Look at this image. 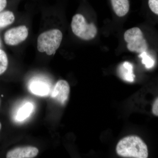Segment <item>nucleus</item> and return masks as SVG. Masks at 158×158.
I'll return each mask as SVG.
<instances>
[{"label": "nucleus", "instance_id": "1", "mask_svg": "<svg viewBox=\"0 0 158 158\" xmlns=\"http://www.w3.org/2000/svg\"><path fill=\"white\" fill-rule=\"evenodd\" d=\"M116 151L118 156L125 158H147L148 155L147 145L140 137L135 135L121 139Z\"/></svg>", "mask_w": 158, "mask_h": 158}, {"label": "nucleus", "instance_id": "2", "mask_svg": "<svg viewBox=\"0 0 158 158\" xmlns=\"http://www.w3.org/2000/svg\"><path fill=\"white\" fill-rule=\"evenodd\" d=\"M63 35L58 29L49 30L39 35L37 41V48L41 53L48 56L56 53L62 42Z\"/></svg>", "mask_w": 158, "mask_h": 158}, {"label": "nucleus", "instance_id": "3", "mask_svg": "<svg viewBox=\"0 0 158 158\" xmlns=\"http://www.w3.org/2000/svg\"><path fill=\"white\" fill-rule=\"evenodd\" d=\"M72 31L76 36L82 40L93 39L97 34V28L93 23H88L84 16L77 14L74 15L72 20Z\"/></svg>", "mask_w": 158, "mask_h": 158}, {"label": "nucleus", "instance_id": "4", "mask_svg": "<svg viewBox=\"0 0 158 158\" xmlns=\"http://www.w3.org/2000/svg\"><path fill=\"white\" fill-rule=\"evenodd\" d=\"M124 39L127 43V48L130 52L140 54L147 51V41L139 28L133 27L127 30L125 32Z\"/></svg>", "mask_w": 158, "mask_h": 158}, {"label": "nucleus", "instance_id": "5", "mask_svg": "<svg viewBox=\"0 0 158 158\" xmlns=\"http://www.w3.org/2000/svg\"><path fill=\"white\" fill-rule=\"evenodd\" d=\"M28 36V30L25 26H20L8 30L4 34L6 44L17 45L24 41Z\"/></svg>", "mask_w": 158, "mask_h": 158}, {"label": "nucleus", "instance_id": "6", "mask_svg": "<svg viewBox=\"0 0 158 158\" xmlns=\"http://www.w3.org/2000/svg\"><path fill=\"white\" fill-rule=\"evenodd\" d=\"M70 93V87L65 80L58 81L52 93V97L60 104L63 105L68 100Z\"/></svg>", "mask_w": 158, "mask_h": 158}, {"label": "nucleus", "instance_id": "7", "mask_svg": "<svg viewBox=\"0 0 158 158\" xmlns=\"http://www.w3.org/2000/svg\"><path fill=\"white\" fill-rule=\"evenodd\" d=\"M39 153L37 148L28 146L17 147L9 151L6 155L7 158H33Z\"/></svg>", "mask_w": 158, "mask_h": 158}, {"label": "nucleus", "instance_id": "8", "mask_svg": "<svg viewBox=\"0 0 158 158\" xmlns=\"http://www.w3.org/2000/svg\"><path fill=\"white\" fill-rule=\"evenodd\" d=\"M118 73L119 77L125 81L133 82L135 81L134 67L131 62L125 61L118 66Z\"/></svg>", "mask_w": 158, "mask_h": 158}, {"label": "nucleus", "instance_id": "9", "mask_svg": "<svg viewBox=\"0 0 158 158\" xmlns=\"http://www.w3.org/2000/svg\"><path fill=\"white\" fill-rule=\"evenodd\" d=\"M113 10L118 17H123L130 10L129 0H111Z\"/></svg>", "mask_w": 158, "mask_h": 158}, {"label": "nucleus", "instance_id": "10", "mask_svg": "<svg viewBox=\"0 0 158 158\" xmlns=\"http://www.w3.org/2000/svg\"><path fill=\"white\" fill-rule=\"evenodd\" d=\"M31 92L39 96H45L48 94L50 88L45 82L36 81L31 83L30 86Z\"/></svg>", "mask_w": 158, "mask_h": 158}, {"label": "nucleus", "instance_id": "11", "mask_svg": "<svg viewBox=\"0 0 158 158\" xmlns=\"http://www.w3.org/2000/svg\"><path fill=\"white\" fill-rule=\"evenodd\" d=\"M15 19L14 14L10 11L0 12V29L8 27L14 22Z\"/></svg>", "mask_w": 158, "mask_h": 158}, {"label": "nucleus", "instance_id": "12", "mask_svg": "<svg viewBox=\"0 0 158 158\" xmlns=\"http://www.w3.org/2000/svg\"><path fill=\"white\" fill-rule=\"evenodd\" d=\"M33 105L28 102L20 108L16 115V119L19 121H22L28 117L33 110Z\"/></svg>", "mask_w": 158, "mask_h": 158}, {"label": "nucleus", "instance_id": "13", "mask_svg": "<svg viewBox=\"0 0 158 158\" xmlns=\"http://www.w3.org/2000/svg\"><path fill=\"white\" fill-rule=\"evenodd\" d=\"M139 57L141 59V62L148 69L152 68L155 65V61L147 52H144L139 55Z\"/></svg>", "mask_w": 158, "mask_h": 158}, {"label": "nucleus", "instance_id": "14", "mask_svg": "<svg viewBox=\"0 0 158 158\" xmlns=\"http://www.w3.org/2000/svg\"><path fill=\"white\" fill-rule=\"evenodd\" d=\"M8 65V59L6 53L2 50L0 49V75L4 73Z\"/></svg>", "mask_w": 158, "mask_h": 158}, {"label": "nucleus", "instance_id": "15", "mask_svg": "<svg viewBox=\"0 0 158 158\" xmlns=\"http://www.w3.org/2000/svg\"><path fill=\"white\" fill-rule=\"evenodd\" d=\"M148 5L152 11L158 15V0H148Z\"/></svg>", "mask_w": 158, "mask_h": 158}, {"label": "nucleus", "instance_id": "16", "mask_svg": "<svg viewBox=\"0 0 158 158\" xmlns=\"http://www.w3.org/2000/svg\"><path fill=\"white\" fill-rule=\"evenodd\" d=\"M152 112L154 115L158 116V98L156 99L153 104Z\"/></svg>", "mask_w": 158, "mask_h": 158}, {"label": "nucleus", "instance_id": "17", "mask_svg": "<svg viewBox=\"0 0 158 158\" xmlns=\"http://www.w3.org/2000/svg\"><path fill=\"white\" fill-rule=\"evenodd\" d=\"M7 0H0V12L3 11L7 6Z\"/></svg>", "mask_w": 158, "mask_h": 158}, {"label": "nucleus", "instance_id": "18", "mask_svg": "<svg viewBox=\"0 0 158 158\" xmlns=\"http://www.w3.org/2000/svg\"><path fill=\"white\" fill-rule=\"evenodd\" d=\"M1 128H2V124H1V122H0V130H1Z\"/></svg>", "mask_w": 158, "mask_h": 158}, {"label": "nucleus", "instance_id": "19", "mask_svg": "<svg viewBox=\"0 0 158 158\" xmlns=\"http://www.w3.org/2000/svg\"><path fill=\"white\" fill-rule=\"evenodd\" d=\"M1 98H0V106H1Z\"/></svg>", "mask_w": 158, "mask_h": 158}]
</instances>
